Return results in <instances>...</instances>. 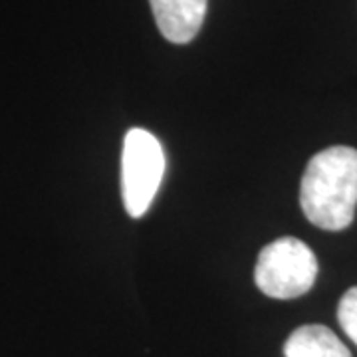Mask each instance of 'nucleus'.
Masks as SVG:
<instances>
[{"label":"nucleus","mask_w":357,"mask_h":357,"mask_svg":"<svg viewBox=\"0 0 357 357\" xmlns=\"http://www.w3.org/2000/svg\"><path fill=\"white\" fill-rule=\"evenodd\" d=\"M300 204L319 229H347L357 208V149L335 145L314 155L302 177Z\"/></svg>","instance_id":"1"},{"label":"nucleus","mask_w":357,"mask_h":357,"mask_svg":"<svg viewBox=\"0 0 357 357\" xmlns=\"http://www.w3.org/2000/svg\"><path fill=\"white\" fill-rule=\"evenodd\" d=\"M318 278V260L310 246L286 236L264 246L258 255L255 280L260 292L276 300L300 298Z\"/></svg>","instance_id":"2"},{"label":"nucleus","mask_w":357,"mask_h":357,"mask_svg":"<svg viewBox=\"0 0 357 357\" xmlns=\"http://www.w3.org/2000/svg\"><path fill=\"white\" fill-rule=\"evenodd\" d=\"M165 173V153L151 131L129 129L121 155V192L129 217L139 218L147 213L161 187Z\"/></svg>","instance_id":"3"},{"label":"nucleus","mask_w":357,"mask_h":357,"mask_svg":"<svg viewBox=\"0 0 357 357\" xmlns=\"http://www.w3.org/2000/svg\"><path fill=\"white\" fill-rule=\"evenodd\" d=\"M159 32L173 44H189L201 30L208 0H149Z\"/></svg>","instance_id":"4"},{"label":"nucleus","mask_w":357,"mask_h":357,"mask_svg":"<svg viewBox=\"0 0 357 357\" xmlns=\"http://www.w3.org/2000/svg\"><path fill=\"white\" fill-rule=\"evenodd\" d=\"M286 357H351L342 340L326 326H302L284 344Z\"/></svg>","instance_id":"5"},{"label":"nucleus","mask_w":357,"mask_h":357,"mask_svg":"<svg viewBox=\"0 0 357 357\" xmlns=\"http://www.w3.org/2000/svg\"><path fill=\"white\" fill-rule=\"evenodd\" d=\"M337 319H340L342 330L357 345V286L349 288L344 294L340 307H337Z\"/></svg>","instance_id":"6"}]
</instances>
